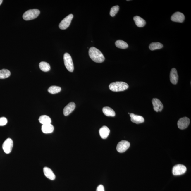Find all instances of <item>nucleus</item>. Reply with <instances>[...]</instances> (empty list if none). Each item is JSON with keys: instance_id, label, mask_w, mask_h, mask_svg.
<instances>
[{"instance_id": "nucleus-23", "label": "nucleus", "mask_w": 191, "mask_h": 191, "mask_svg": "<svg viewBox=\"0 0 191 191\" xmlns=\"http://www.w3.org/2000/svg\"><path fill=\"white\" fill-rule=\"evenodd\" d=\"M115 45L117 48L121 49H126L128 47V44L121 40H117L116 42Z\"/></svg>"}, {"instance_id": "nucleus-13", "label": "nucleus", "mask_w": 191, "mask_h": 191, "mask_svg": "<svg viewBox=\"0 0 191 191\" xmlns=\"http://www.w3.org/2000/svg\"><path fill=\"white\" fill-rule=\"evenodd\" d=\"M170 80L172 84H176L178 80V75L176 69L172 68L170 73Z\"/></svg>"}, {"instance_id": "nucleus-12", "label": "nucleus", "mask_w": 191, "mask_h": 191, "mask_svg": "<svg viewBox=\"0 0 191 191\" xmlns=\"http://www.w3.org/2000/svg\"><path fill=\"white\" fill-rule=\"evenodd\" d=\"M75 104L74 102H70L65 106L63 110V113L66 116H68L73 111L75 108Z\"/></svg>"}, {"instance_id": "nucleus-11", "label": "nucleus", "mask_w": 191, "mask_h": 191, "mask_svg": "<svg viewBox=\"0 0 191 191\" xmlns=\"http://www.w3.org/2000/svg\"><path fill=\"white\" fill-rule=\"evenodd\" d=\"M154 109L156 112L161 111L163 109V104L159 99L157 98H154L152 100Z\"/></svg>"}, {"instance_id": "nucleus-28", "label": "nucleus", "mask_w": 191, "mask_h": 191, "mask_svg": "<svg viewBox=\"0 0 191 191\" xmlns=\"http://www.w3.org/2000/svg\"><path fill=\"white\" fill-rule=\"evenodd\" d=\"M96 191H105L104 186L102 185H99L97 187Z\"/></svg>"}, {"instance_id": "nucleus-2", "label": "nucleus", "mask_w": 191, "mask_h": 191, "mask_svg": "<svg viewBox=\"0 0 191 191\" xmlns=\"http://www.w3.org/2000/svg\"><path fill=\"white\" fill-rule=\"evenodd\" d=\"M128 85L126 83L123 82H116L110 84L109 88L114 92H119L128 89Z\"/></svg>"}, {"instance_id": "nucleus-20", "label": "nucleus", "mask_w": 191, "mask_h": 191, "mask_svg": "<svg viewBox=\"0 0 191 191\" xmlns=\"http://www.w3.org/2000/svg\"><path fill=\"white\" fill-rule=\"evenodd\" d=\"M39 122L41 124L43 125L51 124V120L48 116L43 115L40 116L39 119Z\"/></svg>"}, {"instance_id": "nucleus-1", "label": "nucleus", "mask_w": 191, "mask_h": 191, "mask_svg": "<svg viewBox=\"0 0 191 191\" xmlns=\"http://www.w3.org/2000/svg\"><path fill=\"white\" fill-rule=\"evenodd\" d=\"M89 54L92 60L96 63H102L105 60V57L100 50L94 47H91L89 49Z\"/></svg>"}, {"instance_id": "nucleus-9", "label": "nucleus", "mask_w": 191, "mask_h": 191, "mask_svg": "<svg viewBox=\"0 0 191 191\" xmlns=\"http://www.w3.org/2000/svg\"><path fill=\"white\" fill-rule=\"evenodd\" d=\"M190 121L189 118L185 117L180 118L178 120L177 125L178 128L180 129L183 130L185 129L190 124Z\"/></svg>"}, {"instance_id": "nucleus-26", "label": "nucleus", "mask_w": 191, "mask_h": 191, "mask_svg": "<svg viewBox=\"0 0 191 191\" xmlns=\"http://www.w3.org/2000/svg\"><path fill=\"white\" fill-rule=\"evenodd\" d=\"M119 10V6H116L112 7L111 8L110 15L111 17H114L116 14H117Z\"/></svg>"}, {"instance_id": "nucleus-3", "label": "nucleus", "mask_w": 191, "mask_h": 191, "mask_svg": "<svg viewBox=\"0 0 191 191\" xmlns=\"http://www.w3.org/2000/svg\"><path fill=\"white\" fill-rule=\"evenodd\" d=\"M40 11L38 9H31L25 12L23 15V19L26 21L35 19L40 14Z\"/></svg>"}, {"instance_id": "nucleus-15", "label": "nucleus", "mask_w": 191, "mask_h": 191, "mask_svg": "<svg viewBox=\"0 0 191 191\" xmlns=\"http://www.w3.org/2000/svg\"><path fill=\"white\" fill-rule=\"evenodd\" d=\"M130 116L131 117V121L136 124H141L144 121V118L141 116L137 115L133 113H131Z\"/></svg>"}, {"instance_id": "nucleus-8", "label": "nucleus", "mask_w": 191, "mask_h": 191, "mask_svg": "<svg viewBox=\"0 0 191 191\" xmlns=\"http://www.w3.org/2000/svg\"><path fill=\"white\" fill-rule=\"evenodd\" d=\"M130 146V143L128 141L123 140L120 142L116 147V150L120 153H124L126 151Z\"/></svg>"}, {"instance_id": "nucleus-16", "label": "nucleus", "mask_w": 191, "mask_h": 191, "mask_svg": "<svg viewBox=\"0 0 191 191\" xmlns=\"http://www.w3.org/2000/svg\"><path fill=\"white\" fill-rule=\"evenodd\" d=\"M110 132L109 128L107 126H104L99 129V135L102 139H106L109 136Z\"/></svg>"}, {"instance_id": "nucleus-4", "label": "nucleus", "mask_w": 191, "mask_h": 191, "mask_svg": "<svg viewBox=\"0 0 191 191\" xmlns=\"http://www.w3.org/2000/svg\"><path fill=\"white\" fill-rule=\"evenodd\" d=\"M63 59L66 68L69 72H73L74 67L71 56L68 53H66L64 54Z\"/></svg>"}, {"instance_id": "nucleus-5", "label": "nucleus", "mask_w": 191, "mask_h": 191, "mask_svg": "<svg viewBox=\"0 0 191 191\" xmlns=\"http://www.w3.org/2000/svg\"><path fill=\"white\" fill-rule=\"evenodd\" d=\"M73 15L72 14L69 15L61 21L59 24V28L61 30L66 29L70 24L73 18Z\"/></svg>"}, {"instance_id": "nucleus-14", "label": "nucleus", "mask_w": 191, "mask_h": 191, "mask_svg": "<svg viewBox=\"0 0 191 191\" xmlns=\"http://www.w3.org/2000/svg\"><path fill=\"white\" fill-rule=\"evenodd\" d=\"M44 174L47 178L51 180H54L56 178L55 175L52 170L48 167H44L43 168Z\"/></svg>"}, {"instance_id": "nucleus-27", "label": "nucleus", "mask_w": 191, "mask_h": 191, "mask_svg": "<svg viewBox=\"0 0 191 191\" xmlns=\"http://www.w3.org/2000/svg\"><path fill=\"white\" fill-rule=\"evenodd\" d=\"M8 120L6 118L2 117L0 118V126H4L7 124Z\"/></svg>"}, {"instance_id": "nucleus-21", "label": "nucleus", "mask_w": 191, "mask_h": 191, "mask_svg": "<svg viewBox=\"0 0 191 191\" xmlns=\"http://www.w3.org/2000/svg\"><path fill=\"white\" fill-rule=\"evenodd\" d=\"M40 70L43 72H47L50 70V66L48 63L45 62H42L39 63Z\"/></svg>"}, {"instance_id": "nucleus-22", "label": "nucleus", "mask_w": 191, "mask_h": 191, "mask_svg": "<svg viewBox=\"0 0 191 191\" xmlns=\"http://www.w3.org/2000/svg\"><path fill=\"white\" fill-rule=\"evenodd\" d=\"M163 45L159 42H153L150 44L149 48L150 50L153 51L157 49H160L163 48Z\"/></svg>"}, {"instance_id": "nucleus-18", "label": "nucleus", "mask_w": 191, "mask_h": 191, "mask_svg": "<svg viewBox=\"0 0 191 191\" xmlns=\"http://www.w3.org/2000/svg\"><path fill=\"white\" fill-rule=\"evenodd\" d=\"M54 127L51 124L43 125L42 127V130L46 134L51 133L54 131Z\"/></svg>"}, {"instance_id": "nucleus-29", "label": "nucleus", "mask_w": 191, "mask_h": 191, "mask_svg": "<svg viewBox=\"0 0 191 191\" xmlns=\"http://www.w3.org/2000/svg\"><path fill=\"white\" fill-rule=\"evenodd\" d=\"M3 1L2 0H0V5H1V3H2Z\"/></svg>"}, {"instance_id": "nucleus-17", "label": "nucleus", "mask_w": 191, "mask_h": 191, "mask_svg": "<svg viewBox=\"0 0 191 191\" xmlns=\"http://www.w3.org/2000/svg\"><path fill=\"white\" fill-rule=\"evenodd\" d=\"M133 19L136 26L139 27H143L146 24V21L140 16H135Z\"/></svg>"}, {"instance_id": "nucleus-24", "label": "nucleus", "mask_w": 191, "mask_h": 191, "mask_svg": "<svg viewBox=\"0 0 191 191\" xmlns=\"http://www.w3.org/2000/svg\"><path fill=\"white\" fill-rule=\"evenodd\" d=\"M11 75L10 71L6 69L0 70V79H4L10 77Z\"/></svg>"}, {"instance_id": "nucleus-25", "label": "nucleus", "mask_w": 191, "mask_h": 191, "mask_svg": "<svg viewBox=\"0 0 191 191\" xmlns=\"http://www.w3.org/2000/svg\"><path fill=\"white\" fill-rule=\"evenodd\" d=\"M61 90V89L60 87L56 86H52L49 88L48 91L50 93L54 94L58 93Z\"/></svg>"}, {"instance_id": "nucleus-7", "label": "nucleus", "mask_w": 191, "mask_h": 191, "mask_svg": "<svg viewBox=\"0 0 191 191\" xmlns=\"http://www.w3.org/2000/svg\"><path fill=\"white\" fill-rule=\"evenodd\" d=\"M13 146V142L11 138H8L3 143L2 148L5 153L9 154L11 153Z\"/></svg>"}, {"instance_id": "nucleus-10", "label": "nucleus", "mask_w": 191, "mask_h": 191, "mask_svg": "<svg viewBox=\"0 0 191 191\" xmlns=\"http://www.w3.org/2000/svg\"><path fill=\"white\" fill-rule=\"evenodd\" d=\"M171 19L172 21L182 23L185 20V16L183 13L180 12H177L172 15Z\"/></svg>"}, {"instance_id": "nucleus-6", "label": "nucleus", "mask_w": 191, "mask_h": 191, "mask_svg": "<svg viewBox=\"0 0 191 191\" xmlns=\"http://www.w3.org/2000/svg\"><path fill=\"white\" fill-rule=\"evenodd\" d=\"M186 171L187 168L185 166L178 164L173 167L172 169V173L175 175H180L185 173Z\"/></svg>"}, {"instance_id": "nucleus-19", "label": "nucleus", "mask_w": 191, "mask_h": 191, "mask_svg": "<svg viewBox=\"0 0 191 191\" xmlns=\"http://www.w3.org/2000/svg\"><path fill=\"white\" fill-rule=\"evenodd\" d=\"M102 111L105 115L107 116L114 117L116 116V113L109 106H105L103 108Z\"/></svg>"}]
</instances>
